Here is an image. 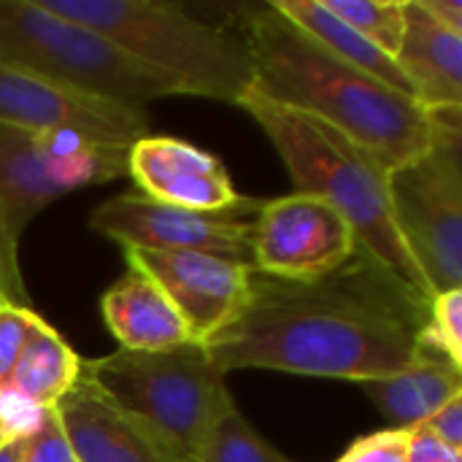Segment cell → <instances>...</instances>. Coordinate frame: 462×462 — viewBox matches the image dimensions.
<instances>
[{
	"label": "cell",
	"mask_w": 462,
	"mask_h": 462,
	"mask_svg": "<svg viewBox=\"0 0 462 462\" xmlns=\"http://www.w3.org/2000/svg\"><path fill=\"white\" fill-rule=\"evenodd\" d=\"M406 447H409V430L390 428L360 439L346 449V455L338 462H409Z\"/></svg>",
	"instance_id": "d4e9b609"
},
{
	"label": "cell",
	"mask_w": 462,
	"mask_h": 462,
	"mask_svg": "<svg viewBox=\"0 0 462 462\" xmlns=\"http://www.w3.org/2000/svg\"><path fill=\"white\" fill-rule=\"evenodd\" d=\"M103 319L119 349L162 352L189 344L192 336L168 295L135 265L103 295Z\"/></svg>",
	"instance_id": "2e32d148"
},
{
	"label": "cell",
	"mask_w": 462,
	"mask_h": 462,
	"mask_svg": "<svg viewBox=\"0 0 462 462\" xmlns=\"http://www.w3.org/2000/svg\"><path fill=\"white\" fill-rule=\"evenodd\" d=\"M0 125L30 133L79 135L95 146L125 149L149 135L143 106L114 103L0 62Z\"/></svg>",
	"instance_id": "30bf717a"
},
{
	"label": "cell",
	"mask_w": 462,
	"mask_h": 462,
	"mask_svg": "<svg viewBox=\"0 0 462 462\" xmlns=\"http://www.w3.org/2000/svg\"><path fill=\"white\" fill-rule=\"evenodd\" d=\"M357 246L352 225L317 195L263 200L252 233V265L282 279H311L338 268Z\"/></svg>",
	"instance_id": "8fae6325"
},
{
	"label": "cell",
	"mask_w": 462,
	"mask_h": 462,
	"mask_svg": "<svg viewBox=\"0 0 462 462\" xmlns=\"http://www.w3.org/2000/svg\"><path fill=\"white\" fill-rule=\"evenodd\" d=\"M363 387L395 428L409 430L422 425L452 398L462 395V368L452 365L441 352L425 346L417 363H411L406 371L365 382Z\"/></svg>",
	"instance_id": "e0dca14e"
},
{
	"label": "cell",
	"mask_w": 462,
	"mask_h": 462,
	"mask_svg": "<svg viewBox=\"0 0 462 462\" xmlns=\"http://www.w3.org/2000/svg\"><path fill=\"white\" fill-rule=\"evenodd\" d=\"M420 428L428 430L430 436H436L441 444L462 452V395L452 398L444 409H439L433 417H428Z\"/></svg>",
	"instance_id": "484cf974"
},
{
	"label": "cell",
	"mask_w": 462,
	"mask_h": 462,
	"mask_svg": "<svg viewBox=\"0 0 462 462\" xmlns=\"http://www.w3.org/2000/svg\"><path fill=\"white\" fill-rule=\"evenodd\" d=\"M49 11L87 24L133 60L171 76L184 95L241 106L254 84L244 35L157 0H41Z\"/></svg>",
	"instance_id": "277c9868"
},
{
	"label": "cell",
	"mask_w": 462,
	"mask_h": 462,
	"mask_svg": "<svg viewBox=\"0 0 462 462\" xmlns=\"http://www.w3.org/2000/svg\"><path fill=\"white\" fill-rule=\"evenodd\" d=\"M257 119L284 160L295 192L328 200L352 225L355 238L406 287L433 300L430 287L406 249L390 206V165L333 125L298 108L246 92L241 106Z\"/></svg>",
	"instance_id": "3957f363"
},
{
	"label": "cell",
	"mask_w": 462,
	"mask_h": 462,
	"mask_svg": "<svg viewBox=\"0 0 462 462\" xmlns=\"http://www.w3.org/2000/svg\"><path fill=\"white\" fill-rule=\"evenodd\" d=\"M192 462H292L273 449L230 401L206 430Z\"/></svg>",
	"instance_id": "ffe728a7"
},
{
	"label": "cell",
	"mask_w": 462,
	"mask_h": 462,
	"mask_svg": "<svg viewBox=\"0 0 462 462\" xmlns=\"http://www.w3.org/2000/svg\"><path fill=\"white\" fill-rule=\"evenodd\" d=\"M81 371L114 403L146 422L181 462L195 460L206 430L233 401L225 374L208 360L200 341L162 352L116 349L81 360Z\"/></svg>",
	"instance_id": "8992f818"
},
{
	"label": "cell",
	"mask_w": 462,
	"mask_h": 462,
	"mask_svg": "<svg viewBox=\"0 0 462 462\" xmlns=\"http://www.w3.org/2000/svg\"><path fill=\"white\" fill-rule=\"evenodd\" d=\"M282 16L295 22L306 35L319 41L330 54L349 62L352 68L379 79L382 84L414 97L409 79L398 68L395 57L384 54L379 46H374L368 38H363L357 30H352L346 22H341L322 0H273L271 3Z\"/></svg>",
	"instance_id": "ac0fdd59"
},
{
	"label": "cell",
	"mask_w": 462,
	"mask_h": 462,
	"mask_svg": "<svg viewBox=\"0 0 462 462\" xmlns=\"http://www.w3.org/2000/svg\"><path fill=\"white\" fill-rule=\"evenodd\" d=\"M430 303L357 244L338 268L311 279L252 265L238 311L203 349L222 374L268 368L365 384L417 363Z\"/></svg>",
	"instance_id": "6da1fadb"
},
{
	"label": "cell",
	"mask_w": 462,
	"mask_h": 462,
	"mask_svg": "<svg viewBox=\"0 0 462 462\" xmlns=\"http://www.w3.org/2000/svg\"><path fill=\"white\" fill-rule=\"evenodd\" d=\"M51 411L79 462H181L146 422L114 403L84 371Z\"/></svg>",
	"instance_id": "4fadbf2b"
},
{
	"label": "cell",
	"mask_w": 462,
	"mask_h": 462,
	"mask_svg": "<svg viewBox=\"0 0 462 462\" xmlns=\"http://www.w3.org/2000/svg\"><path fill=\"white\" fill-rule=\"evenodd\" d=\"M127 173V152L79 135L30 133L0 125V300L30 306L19 241L38 211L70 189Z\"/></svg>",
	"instance_id": "52a82bcc"
},
{
	"label": "cell",
	"mask_w": 462,
	"mask_h": 462,
	"mask_svg": "<svg viewBox=\"0 0 462 462\" xmlns=\"http://www.w3.org/2000/svg\"><path fill=\"white\" fill-rule=\"evenodd\" d=\"M30 436H3L0 439V462H22Z\"/></svg>",
	"instance_id": "f1b7e54d"
},
{
	"label": "cell",
	"mask_w": 462,
	"mask_h": 462,
	"mask_svg": "<svg viewBox=\"0 0 462 462\" xmlns=\"http://www.w3.org/2000/svg\"><path fill=\"white\" fill-rule=\"evenodd\" d=\"M244 41L254 65L252 92L333 125L390 168L430 146V111L330 54L271 3L249 16Z\"/></svg>",
	"instance_id": "7a4b0ae2"
},
{
	"label": "cell",
	"mask_w": 462,
	"mask_h": 462,
	"mask_svg": "<svg viewBox=\"0 0 462 462\" xmlns=\"http://www.w3.org/2000/svg\"><path fill=\"white\" fill-rule=\"evenodd\" d=\"M425 346L441 352L452 365L462 368V290L441 292L430 303Z\"/></svg>",
	"instance_id": "7402d4cb"
},
{
	"label": "cell",
	"mask_w": 462,
	"mask_h": 462,
	"mask_svg": "<svg viewBox=\"0 0 462 462\" xmlns=\"http://www.w3.org/2000/svg\"><path fill=\"white\" fill-rule=\"evenodd\" d=\"M406 455H409V462H462V452L441 444L436 436H430L420 425L409 428Z\"/></svg>",
	"instance_id": "4316f807"
},
{
	"label": "cell",
	"mask_w": 462,
	"mask_h": 462,
	"mask_svg": "<svg viewBox=\"0 0 462 462\" xmlns=\"http://www.w3.org/2000/svg\"><path fill=\"white\" fill-rule=\"evenodd\" d=\"M395 62L425 111L462 108V32L433 19L420 0H403V38Z\"/></svg>",
	"instance_id": "9a60e30c"
},
{
	"label": "cell",
	"mask_w": 462,
	"mask_h": 462,
	"mask_svg": "<svg viewBox=\"0 0 462 462\" xmlns=\"http://www.w3.org/2000/svg\"><path fill=\"white\" fill-rule=\"evenodd\" d=\"M420 3L433 19H439L455 32H462V0H420Z\"/></svg>",
	"instance_id": "83f0119b"
},
{
	"label": "cell",
	"mask_w": 462,
	"mask_h": 462,
	"mask_svg": "<svg viewBox=\"0 0 462 462\" xmlns=\"http://www.w3.org/2000/svg\"><path fill=\"white\" fill-rule=\"evenodd\" d=\"M79 371L81 357L51 325L38 319L3 393H11L35 409H54L79 379Z\"/></svg>",
	"instance_id": "d6986e66"
},
{
	"label": "cell",
	"mask_w": 462,
	"mask_h": 462,
	"mask_svg": "<svg viewBox=\"0 0 462 462\" xmlns=\"http://www.w3.org/2000/svg\"><path fill=\"white\" fill-rule=\"evenodd\" d=\"M22 462H79L70 444L65 441V433L51 409L43 414L38 428L30 433Z\"/></svg>",
	"instance_id": "cb8c5ba5"
},
{
	"label": "cell",
	"mask_w": 462,
	"mask_h": 462,
	"mask_svg": "<svg viewBox=\"0 0 462 462\" xmlns=\"http://www.w3.org/2000/svg\"><path fill=\"white\" fill-rule=\"evenodd\" d=\"M341 22L395 57L403 38V0H322Z\"/></svg>",
	"instance_id": "44dd1931"
},
{
	"label": "cell",
	"mask_w": 462,
	"mask_h": 462,
	"mask_svg": "<svg viewBox=\"0 0 462 462\" xmlns=\"http://www.w3.org/2000/svg\"><path fill=\"white\" fill-rule=\"evenodd\" d=\"M0 439H3V430H0Z\"/></svg>",
	"instance_id": "f546056e"
},
{
	"label": "cell",
	"mask_w": 462,
	"mask_h": 462,
	"mask_svg": "<svg viewBox=\"0 0 462 462\" xmlns=\"http://www.w3.org/2000/svg\"><path fill=\"white\" fill-rule=\"evenodd\" d=\"M127 265L141 268L173 303L192 341L214 336L241 306L252 265L206 252L122 246Z\"/></svg>",
	"instance_id": "7c38bea8"
},
{
	"label": "cell",
	"mask_w": 462,
	"mask_h": 462,
	"mask_svg": "<svg viewBox=\"0 0 462 462\" xmlns=\"http://www.w3.org/2000/svg\"><path fill=\"white\" fill-rule=\"evenodd\" d=\"M390 206L430 295L462 290L460 108L433 111L430 146L390 171Z\"/></svg>",
	"instance_id": "ba28073f"
},
{
	"label": "cell",
	"mask_w": 462,
	"mask_h": 462,
	"mask_svg": "<svg viewBox=\"0 0 462 462\" xmlns=\"http://www.w3.org/2000/svg\"><path fill=\"white\" fill-rule=\"evenodd\" d=\"M127 173L146 198L179 208L217 211L241 198L227 168L214 154L179 138L146 135L133 143Z\"/></svg>",
	"instance_id": "5bb4252c"
},
{
	"label": "cell",
	"mask_w": 462,
	"mask_h": 462,
	"mask_svg": "<svg viewBox=\"0 0 462 462\" xmlns=\"http://www.w3.org/2000/svg\"><path fill=\"white\" fill-rule=\"evenodd\" d=\"M263 200L238 198L227 208L192 211L146 195H116L92 211L89 225L122 246L206 252L252 265V233Z\"/></svg>",
	"instance_id": "9c48e42d"
},
{
	"label": "cell",
	"mask_w": 462,
	"mask_h": 462,
	"mask_svg": "<svg viewBox=\"0 0 462 462\" xmlns=\"http://www.w3.org/2000/svg\"><path fill=\"white\" fill-rule=\"evenodd\" d=\"M0 62L127 106L184 95L171 76L133 60L100 32L41 0H0Z\"/></svg>",
	"instance_id": "5b68a950"
},
{
	"label": "cell",
	"mask_w": 462,
	"mask_h": 462,
	"mask_svg": "<svg viewBox=\"0 0 462 462\" xmlns=\"http://www.w3.org/2000/svg\"><path fill=\"white\" fill-rule=\"evenodd\" d=\"M41 317L30 306H16L8 300H0V393L5 390L14 365Z\"/></svg>",
	"instance_id": "603a6c76"
}]
</instances>
